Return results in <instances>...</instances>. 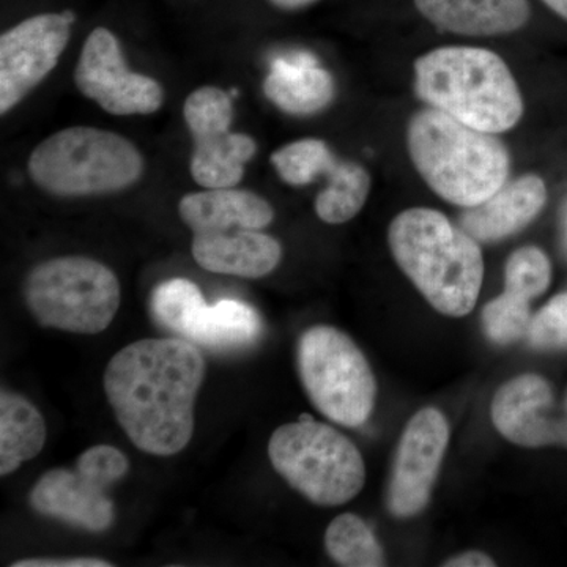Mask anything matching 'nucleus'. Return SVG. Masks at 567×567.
I'll use <instances>...</instances> for the list:
<instances>
[{"label": "nucleus", "instance_id": "72a5a7b5", "mask_svg": "<svg viewBox=\"0 0 567 567\" xmlns=\"http://www.w3.org/2000/svg\"><path fill=\"white\" fill-rule=\"evenodd\" d=\"M565 402H566V405H567V391H566V398H565Z\"/></svg>", "mask_w": 567, "mask_h": 567}, {"label": "nucleus", "instance_id": "f03ea898", "mask_svg": "<svg viewBox=\"0 0 567 567\" xmlns=\"http://www.w3.org/2000/svg\"><path fill=\"white\" fill-rule=\"evenodd\" d=\"M395 262L432 308L464 317L475 308L484 279L480 245L443 213L413 207L399 213L388 229Z\"/></svg>", "mask_w": 567, "mask_h": 567}, {"label": "nucleus", "instance_id": "0eeeda50", "mask_svg": "<svg viewBox=\"0 0 567 567\" xmlns=\"http://www.w3.org/2000/svg\"><path fill=\"white\" fill-rule=\"evenodd\" d=\"M24 300L44 328L99 334L121 308L117 276L91 257H55L33 267L24 281Z\"/></svg>", "mask_w": 567, "mask_h": 567}, {"label": "nucleus", "instance_id": "2eb2a0df", "mask_svg": "<svg viewBox=\"0 0 567 567\" xmlns=\"http://www.w3.org/2000/svg\"><path fill=\"white\" fill-rule=\"evenodd\" d=\"M192 251L204 270L248 279L270 275L282 257L278 240L244 227L193 234Z\"/></svg>", "mask_w": 567, "mask_h": 567}, {"label": "nucleus", "instance_id": "4be33fe9", "mask_svg": "<svg viewBox=\"0 0 567 567\" xmlns=\"http://www.w3.org/2000/svg\"><path fill=\"white\" fill-rule=\"evenodd\" d=\"M371 188V174L361 164L338 159L328 174L327 188L317 196V216L327 224L352 221L363 210Z\"/></svg>", "mask_w": 567, "mask_h": 567}, {"label": "nucleus", "instance_id": "f8f14e48", "mask_svg": "<svg viewBox=\"0 0 567 567\" xmlns=\"http://www.w3.org/2000/svg\"><path fill=\"white\" fill-rule=\"evenodd\" d=\"M447 442L450 427L440 410H420L406 424L388 487V509L393 516L413 517L427 505Z\"/></svg>", "mask_w": 567, "mask_h": 567}, {"label": "nucleus", "instance_id": "9b49d317", "mask_svg": "<svg viewBox=\"0 0 567 567\" xmlns=\"http://www.w3.org/2000/svg\"><path fill=\"white\" fill-rule=\"evenodd\" d=\"M74 14L43 13L28 18L0 37V114L17 107L61 61Z\"/></svg>", "mask_w": 567, "mask_h": 567}, {"label": "nucleus", "instance_id": "4468645a", "mask_svg": "<svg viewBox=\"0 0 567 567\" xmlns=\"http://www.w3.org/2000/svg\"><path fill=\"white\" fill-rule=\"evenodd\" d=\"M421 18L436 31L466 39L505 37L527 28L529 0H412Z\"/></svg>", "mask_w": 567, "mask_h": 567}, {"label": "nucleus", "instance_id": "423d86ee", "mask_svg": "<svg viewBox=\"0 0 567 567\" xmlns=\"http://www.w3.org/2000/svg\"><path fill=\"white\" fill-rule=\"evenodd\" d=\"M268 456L279 476L317 506H342L363 491L360 450L331 425L311 417L276 429Z\"/></svg>", "mask_w": 567, "mask_h": 567}, {"label": "nucleus", "instance_id": "c756f323", "mask_svg": "<svg viewBox=\"0 0 567 567\" xmlns=\"http://www.w3.org/2000/svg\"><path fill=\"white\" fill-rule=\"evenodd\" d=\"M443 566L446 567H492L495 566L494 559L487 557L483 551L470 550L465 551V554L457 555V557H453L447 559L446 563H443Z\"/></svg>", "mask_w": 567, "mask_h": 567}, {"label": "nucleus", "instance_id": "dca6fc26", "mask_svg": "<svg viewBox=\"0 0 567 567\" xmlns=\"http://www.w3.org/2000/svg\"><path fill=\"white\" fill-rule=\"evenodd\" d=\"M547 200V186L539 175H522L506 182L498 192L476 207L465 208L462 229L476 241L503 240L527 227Z\"/></svg>", "mask_w": 567, "mask_h": 567}, {"label": "nucleus", "instance_id": "473e14b6", "mask_svg": "<svg viewBox=\"0 0 567 567\" xmlns=\"http://www.w3.org/2000/svg\"><path fill=\"white\" fill-rule=\"evenodd\" d=\"M565 230H566V240H567V207L565 212Z\"/></svg>", "mask_w": 567, "mask_h": 567}, {"label": "nucleus", "instance_id": "39448f33", "mask_svg": "<svg viewBox=\"0 0 567 567\" xmlns=\"http://www.w3.org/2000/svg\"><path fill=\"white\" fill-rule=\"evenodd\" d=\"M145 162L132 141L110 130L70 126L33 148L31 181L58 197L102 196L123 192L144 175Z\"/></svg>", "mask_w": 567, "mask_h": 567}, {"label": "nucleus", "instance_id": "7c9ffc66", "mask_svg": "<svg viewBox=\"0 0 567 567\" xmlns=\"http://www.w3.org/2000/svg\"><path fill=\"white\" fill-rule=\"evenodd\" d=\"M271 6L282 11H298L315 6L319 0H268Z\"/></svg>", "mask_w": 567, "mask_h": 567}, {"label": "nucleus", "instance_id": "aec40b11", "mask_svg": "<svg viewBox=\"0 0 567 567\" xmlns=\"http://www.w3.org/2000/svg\"><path fill=\"white\" fill-rule=\"evenodd\" d=\"M47 443V423L31 401L13 391L0 393V476L39 456Z\"/></svg>", "mask_w": 567, "mask_h": 567}, {"label": "nucleus", "instance_id": "6ab92c4d", "mask_svg": "<svg viewBox=\"0 0 567 567\" xmlns=\"http://www.w3.org/2000/svg\"><path fill=\"white\" fill-rule=\"evenodd\" d=\"M264 92L279 110L290 115H312L330 106L336 84L330 71L317 65L312 55L276 59L270 66Z\"/></svg>", "mask_w": 567, "mask_h": 567}, {"label": "nucleus", "instance_id": "6e6552de", "mask_svg": "<svg viewBox=\"0 0 567 567\" xmlns=\"http://www.w3.org/2000/svg\"><path fill=\"white\" fill-rule=\"evenodd\" d=\"M297 364L306 393L328 420L358 427L371 416L374 372L350 336L327 324L305 331L298 341Z\"/></svg>", "mask_w": 567, "mask_h": 567}, {"label": "nucleus", "instance_id": "bb28decb", "mask_svg": "<svg viewBox=\"0 0 567 567\" xmlns=\"http://www.w3.org/2000/svg\"><path fill=\"white\" fill-rule=\"evenodd\" d=\"M529 322V301L513 293L503 292L484 308V330L495 344H513L524 338Z\"/></svg>", "mask_w": 567, "mask_h": 567}, {"label": "nucleus", "instance_id": "9d476101", "mask_svg": "<svg viewBox=\"0 0 567 567\" xmlns=\"http://www.w3.org/2000/svg\"><path fill=\"white\" fill-rule=\"evenodd\" d=\"M74 84L85 99L118 117L155 114L164 103L162 84L130 71L117 37L104 28L93 29L85 40Z\"/></svg>", "mask_w": 567, "mask_h": 567}, {"label": "nucleus", "instance_id": "7ed1b4c3", "mask_svg": "<svg viewBox=\"0 0 567 567\" xmlns=\"http://www.w3.org/2000/svg\"><path fill=\"white\" fill-rule=\"evenodd\" d=\"M415 91L429 107L456 121L499 134L524 115V99L513 71L487 48L451 44L417 58Z\"/></svg>", "mask_w": 567, "mask_h": 567}, {"label": "nucleus", "instance_id": "5701e85b", "mask_svg": "<svg viewBox=\"0 0 567 567\" xmlns=\"http://www.w3.org/2000/svg\"><path fill=\"white\" fill-rule=\"evenodd\" d=\"M328 555L346 567L385 566V555L374 533L354 514H342L324 532Z\"/></svg>", "mask_w": 567, "mask_h": 567}, {"label": "nucleus", "instance_id": "f257e3e1", "mask_svg": "<svg viewBox=\"0 0 567 567\" xmlns=\"http://www.w3.org/2000/svg\"><path fill=\"white\" fill-rule=\"evenodd\" d=\"M204 379L205 361L193 342L142 339L111 358L103 385L133 445L152 456L169 457L192 442L194 404Z\"/></svg>", "mask_w": 567, "mask_h": 567}, {"label": "nucleus", "instance_id": "a211bd4d", "mask_svg": "<svg viewBox=\"0 0 567 567\" xmlns=\"http://www.w3.org/2000/svg\"><path fill=\"white\" fill-rule=\"evenodd\" d=\"M178 213L193 234L233 227L262 230L275 219L274 207L267 199L235 186L186 194L178 204Z\"/></svg>", "mask_w": 567, "mask_h": 567}, {"label": "nucleus", "instance_id": "a878e982", "mask_svg": "<svg viewBox=\"0 0 567 567\" xmlns=\"http://www.w3.org/2000/svg\"><path fill=\"white\" fill-rule=\"evenodd\" d=\"M550 279V262L539 248L525 246L511 254L505 270V292L532 301L546 292Z\"/></svg>", "mask_w": 567, "mask_h": 567}, {"label": "nucleus", "instance_id": "20e7f679", "mask_svg": "<svg viewBox=\"0 0 567 567\" xmlns=\"http://www.w3.org/2000/svg\"><path fill=\"white\" fill-rule=\"evenodd\" d=\"M406 148L429 188L457 207L483 204L509 178V151L496 134L480 132L434 107L412 115Z\"/></svg>", "mask_w": 567, "mask_h": 567}, {"label": "nucleus", "instance_id": "b1692460", "mask_svg": "<svg viewBox=\"0 0 567 567\" xmlns=\"http://www.w3.org/2000/svg\"><path fill=\"white\" fill-rule=\"evenodd\" d=\"M338 159L327 142L306 137L282 145L271 155V164L287 185L305 186L316 182L320 175H328Z\"/></svg>", "mask_w": 567, "mask_h": 567}, {"label": "nucleus", "instance_id": "2f4dec72", "mask_svg": "<svg viewBox=\"0 0 567 567\" xmlns=\"http://www.w3.org/2000/svg\"><path fill=\"white\" fill-rule=\"evenodd\" d=\"M551 13L567 21V0H539Z\"/></svg>", "mask_w": 567, "mask_h": 567}, {"label": "nucleus", "instance_id": "c85d7f7f", "mask_svg": "<svg viewBox=\"0 0 567 567\" xmlns=\"http://www.w3.org/2000/svg\"><path fill=\"white\" fill-rule=\"evenodd\" d=\"M106 559L73 557V558H31L20 559L11 567H111Z\"/></svg>", "mask_w": 567, "mask_h": 567}, {"label": "nucleus", "instance_id": "393cba45", "mask_svg": "<svg viewBox=\"0 0 567 567\" xmlns=\"http://www.w3.org/2000/svg\"><path fill=\"white\" fill-rule=\"evenodd\" d=\"M183 118L194 140L229 132L234 121V103L223 89L205 85L189 93L183 104Z\"/></svg>", "mask_w": 567, "mask_h": 567}, {"label": "nucleus", "instance_id": "1a4fd4ad", "mask_svg": "<svg viewBox=\"0 0 567 567\" xmlns=\"http://www.w3.org/2000/svg\"><path fill=\"white\" fill-rule=\"evenodd\" d=\"M128 457L117 447H89L74 468H54L33 486L31 506L41 516L73 527L103 533L114 524V503L107 488L128 473Z\"/></svg>", "mask_w": 567, "mask_h": 567}, {"label": "nucleus", "instance_id": "412c9836", "mask_svg": "<svg viewBox=\"0 0 567 567\" xmlns=\"http://www.w3.org/2000/svg\"><path fill=\"white\" fill-rule=\"evenodd\" d=\"M257 144L244 133L219 132L194 140L192 175L205 189L234 188L245 175Z\"/></svg>", "mask_w": 567, "mask_h": 567}, {"label": "nucleus", "instance_id": "cd10ccee", "mask_svg": "<svg viewBox=\"0 0 567 567\" xmlns=\"http://www.w3.org/2000/svg\"><path fill=\"white\" fill-rule=\"evenodd\" d=\"M528 338L537 349H566L567 292L555 297L546 308L533 317Z\"/></svg>", "mask_w": 567, "mask_h": 567}, {"label": "nucleus", "instance_id": "ddd939ff", "mask_svg": "<svg viewBox=\"0 0 567 567\" xmlns=\"http://www.w3.org/2000/svg\"><path fill=\"white\" fill-rule=\"evenodd\" d=\"M492 420L516 445L567 446V405L555 406L550 383L535 374L518 375L496 391Z\"/></svg>", "mask_w": 567, "mask_h": 567}, {"label": "nucleus", "instance_id": "f3484780", "mask_svg": "<svg viewBox=\"0 0 567 567\" xmlns=\"http://www.w3.org/2000/svg\"><path fill=\"white\" fill-rule=\"evenodd\" d=\"M178 338L212 350H237L254 344L262 319L252 306L238 300L207 305L204 295L189 305L174 330Z\"/></svg>", "mask_w": 567, "mask_h": 567}]
</instances>
